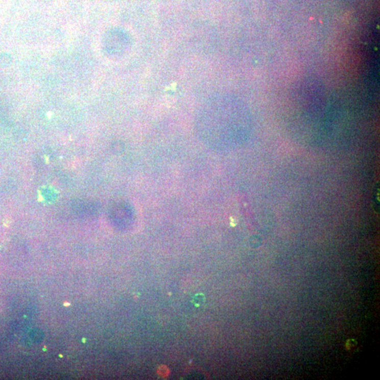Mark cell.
Here are the masks:
<instances>
[{"mask_svg": "<svg viewBox=\"0 0 380 380\" xmlns=\"http://www.w3.org/2000/svg\"><path fill=\"white\" fill-rule=\"evenodd\" d=\"M204 298L202 295H197L193 300V302L195 305H202L204 302Z\"/></svg>", "mask_w": 380, "mask_h": 380, "instance_id": "cell-1", "label": "cell"}]
</instances>
